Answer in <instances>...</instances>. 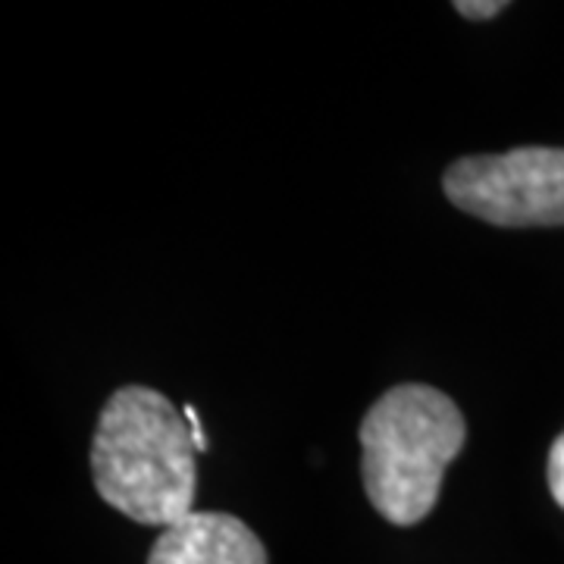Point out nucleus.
Instances as JSON below:
<instances>
[{"mask_svg": "<svg viewBox=\"0 0 564 564\" xmlns=\"http://www.w3.org/2000/svg\"><path fill=\"white\" fill-rule=\"evenodd\" d=\"M198 455L185 414L163 392L122 386L95 426L91 477L113 511L166 530L195 511Z\"/></svg>", "mask_w": 564, "mask_h": 564, "instance_id": "1", "label": "nucleus"}, {"mask_svg": "<svg viewBox=\"0 0 564 564\" xmlns=\"http://www.w3.org/2000/svg\"><path fill=\"white\" fill-rule=\"evenodd\" d=\"M361 480L389 524L414 527L440 502L448 464L467 443L462 408L443 389L399 383L364 414Z\"/></svg>", "mask_w": 564, "mask_h": 564, "instance_id": "2", "label": "nucleus"}, {"mask_svg": "<svg viewBox=\"0 0 564 564\" xmlns=\"http://www.w3.org/2000/svg\"><path fill=\"white\" fill-rule=\"evenodd\" d=\"M458 210L505 229L564 226V148L524 144L455 161L443 176Z\"/></svg>", "mask_w": 564, "mask_h": 564, "instance_id": "3", "label": "nucleus"}, {"mask_svg": "<svg viewBox=\"0 0 564 564\" xmlns=\"http://www.w3.org/2000/svg\"><path fill=\"white\" fill-rule=\"evenodd\" d=\"M148 564H267V549L251 527L226 511H192L161 530Z\"/></svg>", "mask_w": 564, "mask_h": 564, "instance_id": "4", "label": "nucleus"}, {"mask_svg": "<svg viewBox=\"0 0 564 564\" xmlns=\"http://www.w3.org/2000/svg\"><path fill=\"white\" fill-rule=\"evenodd\" d=\"M545 480H549V492L558 508H564V433L549 448V464H545Z\"/></svg>", "mask_w": 564, "mask_h": 564, "instance_id": "5", "label": "nucleus"}, {"mask_svg": "<svg viewBox=\"0 0 564 564\" xmlns=\"http://www.w3.org/2000/svg\"><path fill=\"white\" fill-rule=\"evenodd\" d=\"M455 10L462 13L464 20H492L502 10H508V3L505 0H458Z\"/></svg>", "mask_w": 564, "mask_h": 564, "instance_id": "6", "label": "nucleus"}, {"mask_svg": "<svg viewBox=\"0 0 564 564\" xmlns=\"http://www.w3.org/2000/svg\"><path fill=\"white\" fill-rule=\"evenodd\" d=\"M182 414H185V421H188V426H192V436H195V445H198V452H204V448H207V440H204V426H202V421H198V411H195V408L188 404V408H185Z\"/></svg>", "mask_w": 564, "mask_h": 564, "instance_id": "7", "label": "nucleus"}]
</instances>
